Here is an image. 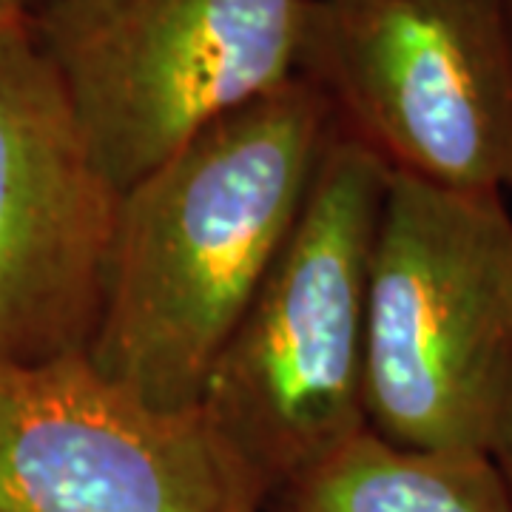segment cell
<instances>
[{"label":"cell","mask_w":512,"mask_h":512,"mask_svg":"<svg viewBox=\"0 0 512 512\" xmlns=\"http://www.w3.org/2000/svg\"><path fill=\"white\" fill-rule=\"evenodd\" d=\"M333 131L305 77L217 120L117 197L89 362L160 413H191L291 237Z\"/></svg>","instance_id":"1"},{"label":"cell","mask_w":512,"mask_h":512,"mask_svg":"<svg viewBox=\"0 0 512 512\" xmlns=\"http://www.w3.org/2000/svg\"><path fill=\"white\" fill-rule=\"evenodd\" d=\"M387 177L333 120L291 237L202 390V419L268 501L367 427V282Z\"/></svg>","instance_id":"2"},{"label":"cell","mask_w":512,"mask_h":512,"mask_svg":"<svg viewBox=\"0 0 512 512\" xmlns=\"http://www.w3.org/2000/svg\"><path fill=\"white\" fill-rule=\"evenodd\" d=\"M510 384L504 194L390 171L367 282V427L404 447L490 453Z\"/></svg>","instance_id":"3"},{"label":"cell","mask_w":512,"mask_h":512,"mask_svg":"<svg viewBox=\"0 0 512 512\" xmlns=\"http://www.w3.org/2000/svg\"><path fill=\"white\" fill-rule=\"evenodd\" d=\"M308 0H46L29 32L123 194L299 74Z\"/></svg>","instance_id":"4"},{"label":"cell","mask_w":512,"mask_h":512,"mask_svg":"<svg viewBox=\"0 0 512 512\" xmlns=\"http://www.w3.org/2000/svg\"><path fill=\"white\" fill-rule=\"evenodd\" d=\"M299 77L390 171L512 188L510 0H308Z\"/></svg>","instance_id":"5"},{"label":"cell","mask_w":512,"mask_h":512,"mask_svg":"<svg viewBox=\"0 0 512 512\" xmlns=\"http://www.w3.org/2000/svg\"><path fill=\"white\" fill-rule=\"evenodd\" d=\"M0 512H268L200 410L160 413L86 353L0 356Z\"/></svg>","instance_id":"6"},{"label":"cell","mask_w":512,"mask_h":512,"mask_svg":"<svg viewBox=\"0 0 512 512\" xmlns=\"http://www.w3.org/2000/svg\"><path fill=\"white\" fill-rule=\"evenodd\" d=\"M117 197L29 23L0 32L3 359L37 365L89 350Z\"/></svg>","instance_id":"7"},{"label":"cell","mask_w":512,"mask_h":512,"mask_svg":"<svg viewBox=\"0 0 512 512\" xmlns=\"http://www.w3.org/2000/svg\"><path fill=\"white\" fill-rule=\"evenodd\" d=\"M268 512H512L490 453L421 450L370 427L291 478Z\"/></svg>","instance_id":"8"},{"label":"cell","mask_w":512,"mask_h":512,"mask_svg":"<svg viewBox=\"0 0 512 512\" xmlns=\"http://www.w3.org/2000/svg\"><path fill=\"white\" fill-rule=\"evenodd\" d=\"M490 458L495 461V467H498V473H501L512 495V384L510 393H507V402H504V410H501V419H498V427H495Z\"/></svg>","instance_id":"9"},{"label":"cell","mask_w":512,"mask_h":512,"mask_svg":"<svg viewBox=\"0 0 512 512\" xmlns=\"http://www.w3.org/2000/svg\"><path fill=\"white\" fill-rule=\"evenodd\" d=\"M26 18H29V12H26L23 0H0V32L23 26Z\"/></svg>","instance_id":"10"},{"label":"cell","mask_w":512,"mask_h":512,"mask_svg":"<svg viewBox=\"0 0 512 512\" xmlns=\"http://www.w3.org/2000/svg\"><path fill=\"white\" fill-rule=\"evenodd\" d=\"M40 3H46V0H23V6H26V12H32V9H37Z\"/></svg>","instance_id":"11"},{"label":"cell","mask_w":512,"mask_h":512,"mask_svg":"<svg viewBox=\"0 0 512 512\" xmlns=\"http://www.w3.org/2000/svg\"><path fill=\"white\" fill-rule=\"evenodd\" d=\"M510 12H512V0H510Z\"/></svg>","instance_id":"12"}]
</instances>
